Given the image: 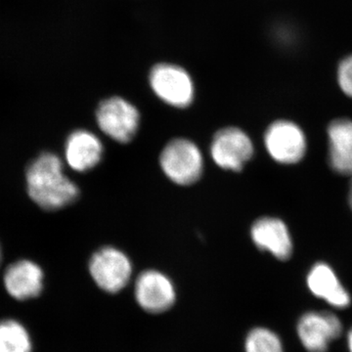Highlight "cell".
<instances>
[{"mask_svg": "<svg viewBox=\"0 0 352 352\" xmlns=\"http://www.w3.org/2000/svg\"><path fill=\"white\" fill-rule=\"evenodd\" d=\"M245 352H285L283 344L276 333L270 329L256 327L248 333Z\"/></svg>", "mask_w": 352, "mask_h": 352, "instance_id": "cell-16", "label": "cell"}, {"mask_svg": "<svg viewBox=\"0 0 352 352\" xmlns=\"http://www.w3.org/2000/svg\"><path fill=\"white\" fill-rule=\"evenodd\" d=\"M160 164L171 182L187 186L200 179L204 170L203 155L191 140L173 139L164 148Z\"/></svg>", "mask_w": 352, "mask_h": 352, "instance_id": "cell-2", "label": "cell"}, {"mask_svg": "<svg viewBox=\"0 0 352 352\" xmlns=\"http://www.w3.org/2000/svg\"><path fill=\"white\" fill-rule=\"evenodd\" d=\"M134 298L148 314H164L175 305L176 289L168 275L159 270H146L136 278Z\"/></svg>", "mask_w": 352, "mask_h": 352, "instance_id": "cell-6", "label": "cell"}, {"mask_svg": "<svg viewBox=\"0 0 352 352\" xmlns=\"http://www.w3.org/2000/svg\"><path fill=\"white\" fill-rule=\"evenodd\" d=\"M296 332L308 352H327L331 342L342 335V324L332 312L309 311L300 317Z\"/></svg>", "mask_w": 352, "mask_h": 352, "instance_id": "cell-9", "label": "cell"}, {"mask_svg": "<svg viewBox=\"0 0 352 352\" xmlns=\"http://www.w3.org/2000/svg\"><path fill=\"white\" fill-rule=\"evenodd\" d=\"M349 204H351V207L352 208V183L351 186V191H349Z\"/></svg>", "mask_w": 352, "mask_h": 352, "instance_id": "cell-19", "label": "cell"}, {"mask_svg": "<svg viewBox=\"0 0 352 352\" xmlns=\"http://www.w3.org/2000/svg\"><path fill=\"white\" fill-rule=\"evenodd\" d=\"M307 281L312 295L321 298L331 307L342 309L351 305V295L328 264L319 263L312 266Z\"/></svg>", "mask_w": 352, "mask_h": 352, "instance_id": "cell-13", "label": "cell"}, {"mask_svg": "<svg viewBox=\"0 0 352 352\" xmlns=\"http://www.w3.org/2000/svg\"><path fill=\"white\" fill-rule=\"evenodd\" d=\"M99 129L113 140L127 143L135 136L140 115L135 106L122 97H111L99 104L96 111Z\"/></svg>", "mask_w": 352, "mask_h": 352, "instance_id": "cell-5", "label": "cell"}, {"mask_svg": "<svg viewBox=\"0 0 352 352\" xmlns=\"http://www.w3.org/2000/svg\"><path fill=\"white\" fill-rule=\"evenodd\" d=\"M31 333L16 319L0 320V352H32Z\"/></svg>", "mask_w": 352, "mask_h": 352, "instance_id": "cell-15", "label": "cell"}, {"mask_svg": "<svg viewBox=\"0 0 352 352\" xmlns=\"http://www.w3.org/2000/svg\"><path fill=\"white\" fill-rule=\"evenodd\" d=\"M149 82L155 94L173 107L186 108L194 100L193 80L182 67L157 64L150 72Z\"/></svg>", "mask_w": 352, "mask_h": 352, "instance_id": "cell-4", "label": "cell"}, {"mask_svg": "<svg viewBox=\"0 0 352 352\" xmlns=\"http://www.w3.org/2000/svg\"><path fill=\"white\" fill-rule=\"evenodd\" d=\"M347 346H349V352H352V328L347 333Z\"/></svg>", "mask_w": 352, "mask_h": 352, "instance_id": "cell-18", "label": "cell"}, {"mask_svg": "<svg viewBox=\"0 0 352 352\" xmlns=\"http://www.w3.org/2000/svg\"><path fill=\"white\" fill-rule=\"evenodd\" d=\"M338 82L342 92L352 98V55L340 62L338 68Z\"/></svg>", "mask_w": 352, "mask_h": 352, "instance_id": "cell-17", "label": "cell"}, {"mask_svg": "<svg viewBox=\"0 0 352 352\" xmlns=\"http://www.w3.org/2000/svg\"><path fill=\"white\" fill-rule=\"evenodd\" d=\"M329 162L339 175L352 176V120L337 119L328 126Z\"/></svg>", "mask_w": 352, "mask_h": 352, "instance_id": "cell-14", "label": "cell"}, {"mask_svg": "<svg viewBox=\"0 0 352 352\" xmlns=\"http://www.w3.org/2000/svg\"><path fill=\"white\" fill-rule=\"evenodd\" d=\"M25 177L30 198L44 210H61L80 196L78 187L64 175L61 160L52 153L32 161Z\"/></svg>", "mask_w": 352, "mask_h": 352, "instance_id": "cell-1", "label": "cell"}, {"mask_svg": "<svg viewBox=\"0 0 352 352\" xmlns=\"http://www.w3.org/2000/svg\"><path fill=\"white\" fill-rule=\"evenodd\" d=\"M103 151L100 139L85 129L72 132L65 147L67 163L78 173L92 170L100 163Z\"/></svg>", "mask_w": 352, "mask_h": 352, "instance_id": "cell-12", "label": "cell"}, {"mask_svg": "<svg viewBox=\"0 0 352 352\" xmlns=\"http://www.w3.org/2000/svg\"><path fill=\"white\" fill-rule=\"evenodd\" d=\"M2 259V252H1V248H0V263H1Z\"/></svg>", "mask_w": 352, "mask_h": 352, "instance_id": "cell-20", "label": "cell"}, {"mask_svg": "<svg viewBox=\"0 0 352 352\" xmlns=\"http://www.w3.org/2000/svg\"><path fill=\"white\" fill-rule=\"evenodd\" d=\"M88 270L97 287L108 294L120 293L132 277L131 259L124 252L110 245L94 252Z\"/></svg>", "mask_w": 352, "mask_h": 352, "instance_id": "cell-3", "label": "cell"}, {"mask_svg": "<svg viewBox=\"0 0 352 352\" xmlns=\"http://www.w3.org/2000/svg\"><path fill=\"white\" fill-rule=\"evenodd\" d=\"M268 154L277 163L294 164L302 161L307 152V138L298 124L289 120H277L264 135Z\"/></svg>", "mask_w": 352, "mask_h": 352, "instance_id": "cell-7", "label": "cell"}, {"mask_svg": "<svg viewBox=\"0 0 352 352\" xmlns=\"http://www.w3.org/2000/svg\"><path fill=\"white\" fill-rule=\"evenodd\" d=\"M254 155V145L245 132L237 127L217 131L210 146V156L223 170L240 171Z\"/></svg>", "mask_w": 352, "mask_h": 352, "instance_id": "cell-8", "label": "cell"}, {"mask_svg": "<svg viewBox=\"0 0 352 352\" xmlns=\"http://www.w3.org/2000/svg\"><path fill=\"white\" fill-rule=\"evenodd\" d=\"M6 293L14 300L27 302L38 298L44 287V273L41 266L29 259L10 264L3 275Z\"/></svg>", "mask_w": 352, "mask_h": 352, "instance_id": "cell-10", "label": "cell"}, {"mask_svg": "<svg viewBox=\"0 0 352 352\" xmlns=\"http://www.w3.org/2000/svg\"><path fill=\"white\" fill-rule=\"evenodd\" d=\"M252 239L261 251L270 252L280 261H287L293 252V241L288 227L281 219L261 217L252 224Z\"/></svg>", "mask_w": 352, "mask_h": 352, "instance_id": "cell-11", "label": "cell"}]
</instances>
